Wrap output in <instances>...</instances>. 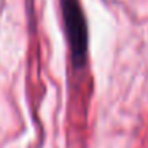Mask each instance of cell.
<instances>
[{
    "mask_svg": "<svg viewBox=\"0 0 148 148\" xmlns=\"http://www.w3.org/2000/svg\"><path fill=\"white\" fill-rule=\"evenodd\" d=\"M61 8L70 45L72 62L77 69H80L88 59V46H89L86 16L78 0H61Z\"/></svg>",
    "mask_w": 148,
    "mask_h": 148,
    "instance_id": "6da1fadb",
    "label": "cell"
}]
</instances>
